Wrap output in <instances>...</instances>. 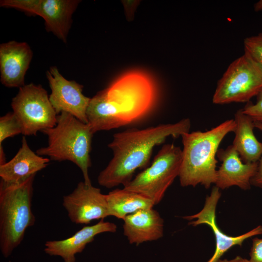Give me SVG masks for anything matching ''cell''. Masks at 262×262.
<instances>
[{"label": "cell", "mask_w": 262, "mask_h": 262, "mask_svg": "<svg viewBox=\"0 0 262 262\" xmlns=\"http://www.w3.org/2000/svg\"><path fill=\"white\" fill-rule=\"evenodd\" d=\"M221 196L220 189L214 186L207 196L202 209L198 213L182 218L189 221L188 225L197 226L205 224L211 228L215 239V248L211 258L206 262H219L221 258L231 248L241 246L243 242L252 236L262 234V226L259 225L250 231L236 236L228 235L219 228L216 221V209Z\"/></svg>", "instance_id": "10"}, {"label": "cell", "mask_w": 262, "mask_h": 262, "mask_svg": "<svg viewBox=\"0 0 262 262\" xmlns=\"http://www.w3.org/2000/svg\"><path fill=\"white\" fill-rule=\"evenodd\" d=\"M242 110L254 121L262 123V89L257 95L256 102H247Z\"/></svg>", "instance_id": "22"}, {"label": "cell", "mask_w": 262, "mask_h": 262, "mask_svg": "<svg viewBox=\"0 0 262 262\" xmlns=\"http://www.w3.org/2000/svg\"><path fill=\"white\" fill-rule=\"evenodd\" d=\"M191 121L183 118L175 123L160 124L144 129H130L114 134L108 147L113 157L98 177V184L107 188L123 186L132 179L138 169L149 164L153 148L169 136H181L189 132Z\"/></svg>", "instance_id": "2"}, {"label": "cell", "mask_w": 262, "mask_h": 262, "mask_svg": "<svg viewBox=\"0 0 262 262\" xmlns=\"http://www.w3.org/2000/svg\"><path fill=\"white\" fill-rule=\"evenodd\" d=\"M22 134L21 125L13 112H9L0 118V145L9 137Z\"/></svg>", "instance_id": "20"}, {"label": "cell", "mask_w": 262, "mask_h": 262, "mask_svg": "<svg viewBox=\"0 0 262 262\" xmlns=\"http://www.w3.org/2000/svg\"><path fill=\"white\" fill-rule=\"evenodd\" d=\"M234 120L236 127L232 145L244 163H257L262 155V143L254 134V121L242 109L236 111Z\"/></svg>", "instance_id": "18"}, {"label": "cell", "mask_w": 262, "mask_h": 262, "mask_svg": "<svg viewBox=\"0 0 262 262\" xmlns=\"http://www.w3.org/2000/svg\"><path fill=\"white\" fill-rule=\"evenodd\" d=\"M63 206L71 221L77 224L87 225L110 216L106 195L83 181L79 182L72 193L64 196Z\"/></svg>", "instance_id": "9"}, {"label": "cell", "mask_w": 262, "mask_h": 262, "mask_svg": "<svg viewBox=\"0 0 262 262\" xmlns=\"http://www.w3.org/2000/svg\"><path fill=\"white\" fill-rule=\"evenodd\" d=\"M249 255V262H262V239L255 237L252 239Z\"/></svg>", "instance_id": "23"}, {"label": "cell", "mask_w": 262, "mask_h": 262, "mask_svg": "<svg viewBox=\"0 0 262 262\" xmlns=\"http://www.w3.org/2000/svg\"><path fill=\"white\" fill-rule=\"evenodd\" d=\"M182 149L173 144L164 145L151 164L138 174L124 188L140 194L151 200L155 205L180 173Z\"/></svg>", "instance_id": "6"}, {"label": "cell", "mask_w": 262, "mask_h": 262, "mask_svg": "<svg viewBox=\"0 0 262 262\" xmlns=\"http://www.w3.org/2000/svg\"><path fill=\"white\" fill-rule=\"evenodd\" d=\"M255 127L259 130L262 133V123L255 121ZM251 185L262 188V155L258 162V165L256 173L251 180Z\"/></svg>", "instance_id": "24"}, {"label": "cell", "mask_w": 262, "mask_h": 262, "mask_svg": "<svg viewBox=\"0 0 262 262\" xmlns=\"http://www.w3.org/2000/svg\"><path fill=\"white\" fill-rule=\"evenodd\" d=\"M33 57L26 42L11 41L0 45V81L7 87L24 86L25 76Z\"/></svg>", "instance_id": "13"}, {"label": "cell", "mask_w": 262, "mask_h": 262, "mask_svg": "<svg viewBox=\"0 0 262 262\" xmlns=\"http://www.w3.org/2000/svg\"><path fill=\"white\" fill-rule=\"evenodd\" d=\"M106 198L110 216L122 220L139 210L155 206L150 199L124 188L110 191L106 195Z\"/></svg>", "instance_id": "19"}, {"label": "cell", "mask_w": 262, "mask_h": 262, "mask_svg": "<svg viewBox=\"0 0 262 262\" xmlns=\"http://www.w3.org/2000/svg\"><path fill=\"white\" fill-rule=\"evenodd\" d=\"M77 0H36L33 14L45 20L46 29L63 42L66 41Z\"/></svg>", "instance_id": "16"}, {"label": "cell", "mask_w": 262, "mask_h": 262, "mask_svg": "<svg viewBox=\"0 0 262 262\" xmlns=\"http://www.w3.org/2000/svg\"><path fill=\"white\" fill-rule=\"evenodd\" d=\"M262 89V71L246 53L233 61L218 81L213 102H248Z\"/></svg>", "instance_id": "7"}, {"label": "cell", "mask_w": 262, "mask_h": 262, "mask_svg": "<svg viewBox=\"0 0 262 262\" xmlns=\"http://www.w3.org/2000/svg\"><path fill=\"white\" fill-rule=\"evenodd\" d=\"M49 159L34 152L24 136L21 147L9 162L0 165L1 180L8 183H18L47 167Z\"/></svg>", "instance_id": "17"}, {"label": "cell", "mask_w": 262, "mask_h": 262, "mask_svg": "<svg viewBox=\"0 0 262 262\" xmlns=\"http://www.w3.org/2000/svg\"><path fill=\"white\" fill-rule=\"evenodd\" d=\"M216 157L221 162L217 170L215 186L224 190L236 186L244 190H249L251 180L254 176L257 163H244L233 146L218 149Z\"/></svg>", "instance_id": "12"}, {"label": "cell", "mask_w": 262, "mask_h": 262, "mask_svg": "<svg viewBox=\"0 0 262 262\" xmlns=\"http://www.w3.org/2000/svg\"><path fill=\"white\" fill-rule=\"evenodd\" d=\"M42 132L48 137V145L36 153L51 160L73 163L81 170L83 181L92 184L88 170L91 166L90 152L94 133L88 124L62 112L57 115L56 125Z\"/></svg>", "instance_id": "4"}, {"label": "cell", "mask_w": 262, "mask_h": 262, "mask_svg": "<svg viewBox=\"0 0 262 262\" xmlns=\"http://www.w3.org/2000/svg\"><path fill=\"white\" fill-rule=\"evenodd\" d=\"M123 220V234L131 244L156 241L164 235V220L153 208L139 210Z\"/></svg>", "instance_id": "15"}, {"label": "cell", "mask_w": 262, "mask_h": 262, "mask_svg": "<svg viewBox=\"0 0 262 262\" xmlns=\"http://www.w3.org/2000/svg\"><path fill=\"white\" fill-rule=\"evenodd\" d=\"M47 77L51 91L49 99L57 114L67 113L87 124L86 111L91 98L82 94L83 86L65 79L55 66L47 71Z\"/></svg>", "instance_id": "11"}, {"label": "cell", "mask_w": 262, "mask_h": 262, "mask_svg": "<svg viewBox=\"0 0 262 262\" xmlns=\"http://www.w3.org/2000/svg\"><path fill=\"white\" fill-rule=\"evenodd\" d=\"M6 163L5 154L2 145H0V165L4 164Z\"/></svg>", "instance_id": "26"}, {"label": "cell", "mask_w": 262, "mask_h": 262, "mask_svg": "<svg viewBox=\"0 0 262 262\" xmlns=\"http://www.w3.org/2000/svg\"><path fill=\"white\" fill-rule=\"evenodd\" d=\"M36 174L18 183L0 182V250L7 258L22 242L26 229L34 225L32 210Z\"/></svg>", "instance_id": "5"}, {"label": "cell", "mask_w": 262, "mask_h": 262, "mask_svg": "<svg viewBox=\"0 0 262 262\" xmlns=\"http://www.w3.org/2000/svg\"><path fill=\"white\" fill-rule=\"evenodd\" d=\"M116 230V224L102 219L93 225L83 227L66 239L46 241L44 252L51 256L61 257L64 262H76V254L81 253L96 235L105 232L115 233Z\"/></svg>", "instance_id": "14"}, {"label": "cell", "mask_w": 262, "mask_h": 262, "mask_svg": "<svg viewBox=\"0 0 262 262\" xmlns=\"http://www.w3.org/2000/svg\"><path fill=\"white\" fill-rule=\"evenodd\" d=\"M235 127L234 119H228L207 131L188 132L181 136L183 148L179 177L181 186L200 184L208 189L215 184L218 147Z\"/></svg>", "instance_id": "3"}, {"label": "cell", "mask_w": 262, "mask_h": 262, "mask_svg": "<svg viewBox=\"0 0 262 262\" xmlns=\"http://www.w3.org/2000/svg\"><path fill=\"white\" fill-rule=\"evenodd\" d=\"M244 46L245 53L251 58L262 71V33L246 38Z\"/></svg>", "instance_id": "21"}, {"label": "cell", "mask_w": 262, "mask_h": 262, "mask_svg": "<svg viewBox=\"0 0 262 262\" xmlns=\"http://www.w3.org/2000/svg\"><path fill=\"white\" fill-rule=\"evenodd\" d=\"M158 94L148 76L138 72L126 74L90 99L87 124L95 133L142 121L153 111Z\"/></svg>", "instance_id": "1"}, {"label": "cell", "mask_w": 262, "mask_h": 262, "mask_svg": "<svg viewBox=\"0 0 262 262\" xmlns=\"http://www.w3.org/2000/svg\"><path fill=\"white\" fill-rule=\"evenodd\" d=\"M219 262H249V261L246 258L237 256L230 260H228L227 259L223 260L221 259Z\"/></svg>", "instance_id": "25"}, {"label": "cell", "mask_w": 262, "mask_h": 262, "mask_svg": "<svg viewBox=\"0 0 262 262\" xmlns=\"http://www.w3.org/2000/svg\"><path fill=\"white\" fill-rule=\"evenodd\" d=\"M254 10L256 12L262 10V0L256 2L254 6Z\"/></svg>", "instance_id": "27"}, {"label": "cell", "mask_w": 262, "mask_h": 262, "mask_svg": "<svg viewBox=\"0 0 262 262\" xmlns=\"http://www.w3.org/2000/svg\"><path fill=\"white\" fill-rule=\"evenodd\" d=\"M11 106L25 136L36 135L56 125L58 115L40 85L30 83L20 87Z\"/></svg>", "instance_id": "8"}]
</instances>
